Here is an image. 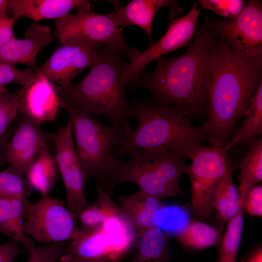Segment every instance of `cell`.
<instances>
[{"label":"cell","instance_id":"1","mask_svg":"<svg viewBox=\"0 0 262 262\" xmlns=\"http://www.w3.org/2000/svg\"><path fill=\"white\" fill-rule=\"evenodd\" d=\"M218 37L205 24H197L184 53L158 60L153 71H142L128 88L147 89L151 95L147 104L175 106L190 120L206 116Z\"/></svg>","mask_w":262,"mask_h":262},{"label":"cell","instance_id":"2","mask_svg":"<svg viewBox=\"0 0 262 262\" xmlns=\"http://www.w3.org/2000/svg\"><path fill=\"white\" fill-rule=\"evenodd\" d=\"M262 82V69L240 60L218 36L206 119L200 126L213 146L223 147L229 142Z\"/></svg>","mask_w":262,"mask_h":262},{"label":"cell","instance_id":"3","mask_svg":"<svg viewBox=\"0 0 262 262\" xmlns=\"http://www.w3.org/2000/svg\"><path fill=\"white\" fill-rule=\"evenodd\" d=\"M123 53L103 47L95 51L86 76L64 92L69 106L132 130V110L126 101L121 77L128 61Z\"/></svg>","mask_w":262,"mask_h":262},{"label":"cell","instance_id":"4","mask_svg":"<svg viewBox=\"0 0 262 262\" xmlns=\"http://www.w3.org/2000/svg\"><path fill=\"white\" fill-rule=\"evenodd\" d=\"M138 123L114 147L115 157L131 151L159 148L175 151L183 159H190L207 138L200 126L194 125L173 106L151 105L134 100L131 105Z\"/></svg>","mask_w":262,"mask_h":262},{"label":"cell","instance_id":"5","mask_svg":"<svg viewBox=\"0 0 262 262\" xmlns=\"http://www.w3.org/2000/svg\"><path fill=\"white\" fill-rule=\"evenodd\" d=\"M126 162L115 161L105 176L103 190L112 194L124 182L133 183L146 193L160 200L184 194L180 186L189 166L177 152L159 148L130 151Z\"/></svg>","mask_w":262,"mask_h":262},{"label":"cell","instance_id":"6","mask_svg":"<svg viewBox=\"0 0 262 262\" xmlns=\"http://www.w3.org/2000/svg\"><path fill=\"white\" fill-rule=\"evenodd\" d=\"M64 109L69 115L75 152L85 184L93 178L103 189L106 174L116 160L114 147L128 133L119 124H104L94 115L75 109L66 103Z\"/></svg>","mask_w":262,"mask_h":262},{"label":"cell","instance_id":"7","mask_svg":"<svg viewBox=\"0 0 262 262\" xmlns=\"http://www.w3.org/2000/svg\"><path fill=\"white\" fill-rule=\"evenodd\" d=\"M55 34L62 45L103 47L124 53L128 58L131 48L113 13L101 14L89 10L70 13L55 20Z\"/></svg>","mask_w":262,"mask_h":262},{"label":"cell","instance_id":"8","mask_svg":"<svg viewBox=\"0 0 262 262\" xmlns=\"http://www.w3.org/2000/svg\"><path fill=\"white\" fill-rule=\"evenodd\" d=\"M205 25L215 31L240 60L262 69V0H247L241 14L233 19L207 17Z\"/></svg>","mask_w":262,"mask_h":262},{"label":"cell","instance_id":"9","mask_svg":"<svg viewBox=\"0 0 262 262\" xmlns=\"http://www.w3.org/2000/svg\"><path fill=\"white\" fill-rule=\"evenodd\" d=\"M188 175L191 202L194 214L199 219L210 217L213 211L212 198L214 188L225 173L229 164L223 147H199L192 158Z\"/></svg>","mask_w":262,"mask_h":262},{"label":"cell","instance_id":"10","mask_svg":"<svg viewBox=\"0 0 262 262\" xmlns=\"http://www.w3.org/2000/svg\"><path fill=\"white\" fill-rule=\"evenodd\" d=\"M25 208V232L37 242L45 245L65 243L75 236V216L62 200L41 195L37 202H26Z\"/></svg>","mask_w":262,"mask_h":262},{"label":"cell","instance_id":"11","mask_svg":"<svg viewBox=\"0 0 262 262\" xmlns=\"http://www.w3.org/2000/svg\"><path fill=\"white\" fill-rule=\"evenodd\" d=\"M200 12L197 3L184 16L172 19L164 35L155 44L141 51L131 48L121 80L125 88H129L144 68L154 60L166 53L189 45L196 32Z\"/></svg>","mask_w":262,"mask_h":262},{"label":"cell","instance_id":"12","mask_svg":"<svg viewBox=\"0 0 262 262\" xmlns=\"http://www.w3.org/2000/svg\"><path fill=\"white\" fill-rule=\"evenodd\" d=\"M53 135L55 157L66 188V207L76 217L88 204L84 192V177L75 152L70 119Z\"/></svg>","mask_w":262,"mask_h":262},{"label":"cell","instance_id":"13","mask_svg":"<svg viewBox=\"0 0 262 262\" xmlns=\"http://www.w3.org/2000/svg\"><path fill=\"white\" fill-rule=\"evenodd\" d=\"M19 114L41 124L55 121L66 103L62 87L48 80L39 70L33 81L16 91Z\"/></svg>","mask_w":262,"mask_h":262},{"label":"cell","instance_id":"14","mask_svg":"<svg viewBox=\"0 0 262 262\" xmlns=\"http://www.w3.org/2000/svg\"><path fill=\"white\" fill-rule=\"evenodd\" d=\"M54 142V135L45 132L41 125L21 116L6 147L5 159L23 174L35 160L40 150Z\"/></svg>","mask_w":262,"mask_h":262},{"label":"cell","instance_id":"15","mask_svg":"<svg viewBox=\"0 0 262 262\" xmlns=\"http://www.w3.org/2000/svg\"><path fill=\"white\" fill-rule=\"evenodd\" d=\"M96 49L87 46L62 45L39 67V71L66 92L73 84L75 78L84 68L91 66Z\"/></svg>","mask_w":262,"mask_h":262},{"label":"cell","instance_id":"16","mask_svg":"<svg viewBox=\"0 0 262 262\" xmlns=\"http://www.w3.org/2000/svg\"><path fill=\"white\" fill-rule=\"evenodd\" d=\"M52 41L49 26L37 22L32 24L26 30L23 39L15 37L0 48V62L14 66L23 64L38 71L37 56Z\"/></svg>","mask_w":262,"mask_h":262},{"label":"cell","instance_id":"17","mask_svg":"<svg viewBox=\"0 0 262 262\" xmlns=\"http://www.w3.org/2000/svg\"><path fill=\"white\" fill-rule=\"evenodd\" d=\"M163 7L169 9L168 17L170 19L183 11L177 0H133L112 13L116 23L122 28L130 25H136L142 29L147 34L151 46L153 45L152 21L157 11Z\"/></svg>","mask_w":262,"mask_h":262},{"label":"cell","instance_id":"18","mask_svg":"<svg viewBox=\"0 0 262 262\" xmlns=\"http://www.w3.org/2000/svg\"><path fill=\"white\" fill-rule=\"evenodd\" d=\"M90 1L86 0H10L7 12L15 21L21 17L36 22L45 19H59L74 9L89 10Z\"/></svg>","mask_w":262,"mask_h":262},{"label":"cell","instance_id":"19","mask_svg":"<svg viewBox=\"0 0 262 262\" xmlns=\"http://www.w3.org/2000/svg\"><path fill=\"white\" fill-rule=\"evenodd\" d=\"M107 258L117 261L110 243L100 228L78 229L74 238L66 246L60 262H84Z\"/></svg>","mask_w":262,"mask_h":262},{"label":"cell","instance_id":"20","mask_svg":"<svg viewBox=\"0 0 262 262\" xmlns=\"http://www.w3.org/2000/svg\"><path fill=\"white\" fill-rule=\"evenodd\" d=\"M117 198L120 211L133 226L137 236L154 226L155 213L163 205L160 199L140 189Z\"/></svg>","mask_w":262,"mask_h":262},{"label":"cell","instance_id":"21","mask_svg":"<svg viewBox=\"0 0 262 262\" xmlns=\"http://www.w3.org/2000/svg\"><path fill=\"white\" fill-rule=\"evenodd\" d=\"M243 117L229 142L223 146L227 152L235 145L241 144L249 147L262 134V82L250 98Z\"/></svg>","mask_w":262,"mask_h":262},{"label":"cell","instance_id":"22","mask_svg":"<svg viewBox=\"0 0 262 262\" xmlns=\"http://www.w3.org/2000/svg\"><path fill=\"white\" fill-rule=\"evenodd\" d=\"M170 236L153 226L137 236L133 255L128 262H168L172 256Z\"/></svg>","mask_w":262,"mask_h":262},{"label":"cell","instance_id":"23","mask_svg":"<svg viewBox=\"0 0 262 262\" xmlns=\"http://www.w3.org/2000/svg\"><path fill=\"white\" fill-rule=\"evenodd\" d=\"M59 173L55 156L50 153L49 146L46 145L24 174L29 188L44 195H49L54 186Z\"/></svg>","mask_w":262,"mask_h":262},{"label":"cell","instance_id":"24","mask_svg":"<svg viewBox=\"0 0 262 262\" xmlns=\"http://www.w3.org/2000/svg\"><path fill=\"white\" fill-rule=\"evenodd\" d=\"M239 167V164L229 162L225 173L218 182L213 194V207L216 209L221 219L225 221L232 218L240 208L238 192L232 180V174Z\"/></svg>","mask_w":262,"mask_h":262},{"label":"cell","instance_id":"25","mask_svg":"<svg viewBox=\"0 0 262 262\" xmlns=\"http://www.w3.org/2000/svg\"><path fill=\"white\" fill-rule=\"evenodd\" d=\"M238 177L239 198H245L248 191L262 180V136L249 147L244 159L239 164Z\"/></svg>","mask_w":262,"mask_h":262},{"label":"cell","instance_id":"26","mask_svg":"<svg viewBox=\"0 0 262 262\" xmlns=\"http://www.w3.org/2000/svg\"><path fill=\"white\" fill-rule=\"evenodd\" d=\"M98 197L91 205L87 206L78 215L82 229H96L101 228L110 216L120 211V209L111 198L112 194L104 191L96 184Z\"/></svg>","mask_w":262,"mask_h":262},{"label":"cell","instance_id":"27","mask_svg":"<svg viewBox=\"0 0 262 262\" xmlns=\"http://www.w3.org/2000/svg\"><path fill=\"white\" fill-rule=\"evenodd\" d=\"M188 209L178 205H163L153 217L154 226L170 236L182 232L191 221Z\"/></svg>","mask_w":262,"mask_h":262},{"label":"cell","instance_id":"28","mask_svg":"<svg viewBox=\"0 0 262 262\" xmlns=\"http://www.w3.org/2000/svg\"><path fill=\"white\" fill-rule=\"evenodd\" d=\"M175 237L183 246L195 249L217 245L220 240L218 230L196 220H191L186 228Z\"/></svg>","mask_w":262,"mask_h":262},{"label":"cell","instance_id":"29","mask_svg":"<svg viewBox=\"0 0 262 262\" xmlns=\"http://www.w3.org/2000/svg\"><path fill=\"white\" fill-rule=\"evenodd\" d=\"M244 201L239 199V211L229 220L221 241L218 262H236L243 229Z\"/></svg>","mask_w":262,"mask_h":262},{"label":"cell","instance_id":"30","mask_svg":"<svg viewBox=\"0 0 262 262\" xmlns=\"http://www.w3.org/2000/svg\"><path fill=\"white\" fill-rule=\"evenodd\" d=\"M23 173L10 166L0 171V199H26L31 189Z\"/></svg>","mask_w":262,"mask_h":262},{"label":"cell","instance_id":"31","mask_svg":"<svg viewBox=\"0 0 262 262\" xmlns=\"http://www.w3.org/2000/svg\"><path fill=\"white\" fill-rule=\"evenodd\" d=\"M197 2L202 9L212 11L226 19L236 18L245 4L242 0H200Z\"/></svg>","mask_w":262,"mask_h":262},{"label":"cell","instance_id":"32","mask_svg":"<svg viewBox=\"0 0 262 262\" xmlns=\"http://www.w3.org/2000/svg\"><path fill=\"white\" fill-rule=\"evenodd\" d=\"M19 115L18 98L16 92L0 93V137Z\"/></svg>","mask_w":262,"mask_h":262},{"label":"cell","instance_id":"33","mask_svg":"<svg viewBox=\"0 0 262 262\" xmlns=\"http://www.w3.org/2000/svg\"><path fill=\"white\" fill-rule=\"evenodd\" d=\"M34 76L35 72L31 68L20 70L14 66L0 62V86L12 83L26 86L32 82Z\"/></svg>","mask_w":262,"mask_h":262},{"label":"cell","instance_id":"34","mask_svg":"<svg viewBox=\"0 0 262 262\" xmlns=\"http://www.w3.org/2000/svg\"><path fill=\"white\" fill-rule=\"evenodd\" d=\"M65 243H53L35 246L29 251L26 262H56L64 252Z\"/></svg>","mask_w":262,"mask_h":262},{"label":"cell","instance_id":"35","mask_svg":"<svg viewBox=\"0 0 262 262\" xmlns=\"http://www.w3.org/2000/svg\"><path fill=\"white\" fill-rule=\"evenodd\" d=\"M0 233L18 243V237L15 229L11 212L10 199H0Z\"/></svg>","mask_w":262,"mask_h":262},{"label":"cell","instance_id":"36","mask_svg":"<svg viewBox=\"0 0 262 262\" xmlns=\"http://www.w3.org/2000/svg\"><path fill=\"white\" fill-rule=\"evenodd\" d=\"M243 208L249 214L261 217L262 215V186L255 185L247 192Z\"/></svg>","mask_w":262,"mask_h":262},{"label":"cell","instance_id":"37","mask_svg":"<svg viewBox=\"0 0 262 262\" xmlns=\"http://www.w3.org/2000/svg\"><path fill=\"white\" fill-rule=\"evenodd\" d=\"M22 252L19 244L10 239L7 242L0 244V262H14Z\"/></svg>","mask_w":262,"mask_h":262},{"label":"cell","instance_id":"38","mask_svg":"<svg viewBox=\"0 0 262 262\" xmlns=\"http://www.w3.org/2000/svg\"><path fill=\"white\" fill-rule=\"evenodd\" d=\"M15 20L10 16L0 18V48L16 37L13 32Z\"/></svg>","mask_w":262,"mask_h":262},{"label":"cell","instance_id":"39","mask_svg":"<svg viewBox=\"0 0 262 262\" xmlns=\"http://www.w3.org/2000/svg\"><path fill=\"white\" fill-rule=\"evenodd\" d=\"M240 262H262V247H259L250 253L244 258L242 259Z\"/></svg>","mask_w":262,"mask_h":262},{"label":"cell","instance_id":"40","mask_svg":"<svg viewBox=\"0 0 262 262\" xmlns=\"http://www.w3.org/2000/svg\"><path fill=\"white\" fill-rule=\"evenodd\" d=\"M7 0H0V18L9 16L7 12Z\"/></svg>","mask_w":262,"mask_h":262},{"label":"cell","instance_id":"41","mask_svg":"<svg viewBox=\"0 0 262 262\" xmlns=\"http://www.w3.org/2000/svg\"><path fill=\"white\" fill-rule=\"evenodd\" d=\"M84 262H111V261L107 258H102Z\"/></svg>","mask_w":262,"mask_h":262},{"label":"cell","instance_id":"42","mask_svg":"<svg viewBox=\"0 0 262 262\" xmlns=\"http://www.w3.org/2000/svg\"><path fill=\"white\" fill-rule=\"evenodd\" d=\"M6 90L7 89L5 88V86H0V93L3 92Z\"/></svg>","mask_w":262,"mask_h":262},{"label":"cell","instance_id":"43","mask_svg":"<svg viewBox=\"0 0 262 262\" xmlns=\"http://www.w3.org/2000/svg\"><path fill=\"white\" fill-rule=\"evenodd\" d=\"M113 262H122V261H115Z\"/></svg>","mask_w":262,"mask_h":262}]
</instances>
